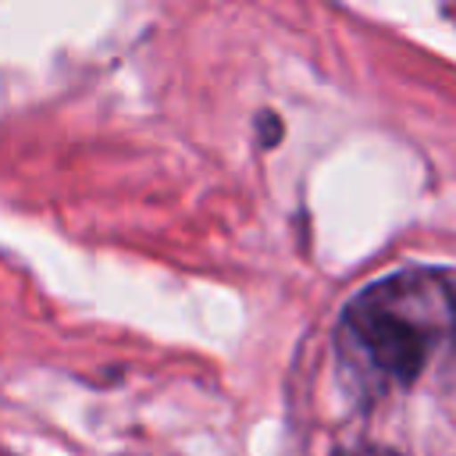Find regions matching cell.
<instances>
[{"instance_id":"2","label":"cell","mask_w":456,"mask_h":456,"mask_svg":"<svg viewBox=\"0 0 456 456\" xmlns=\"http://www.w3.org/2000/svg\"><path fill=\"white\" fill-rule=\"evenodd\" d=\"M346 456H399V452H392V449H378V445H360V449H353V452H346Z\"/></svg>"},{"instance_id":"1","label":"cell","mask_w":456,"mask_h":456,"mask_svg":"<svg viewBox=\"0 0 456 456\" xmlns=\"http://www.w3.org/2000/svg\"><path fill=\"white\" fill-rule=\"evenodd\" d=\"M456 342V271L406 267L349 299L338 324L346 363L378 388H403Z\"/></svg>"}]
</instances>
